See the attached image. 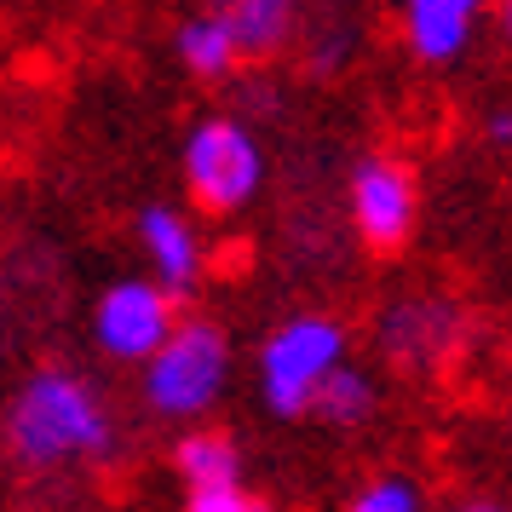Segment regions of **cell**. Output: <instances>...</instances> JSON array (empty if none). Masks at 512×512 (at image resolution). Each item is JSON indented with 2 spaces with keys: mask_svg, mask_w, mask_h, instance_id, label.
I'll return each mask as SVG.
<instances>
[{
  "mask_svg": "<svg viewBox=\"0 0 512 512\" xmlns=\"http://www.w3.org/2000/svg\"><path fill=\"white\" fill-rule=\"evenodd\" d=\"M6 438H12V455L35 472L64 461H104L110 455V415L93 397L87 380L75 374H35L24 392L12 397V415H6Z\"/></svg>",
  "mask_w": 512,
  "mask_h": 512,
  "instance_id": "obj_1",
  "label": "cell"
},
{
  "mask_svg": "<svg viewBox=\"0 0 512 512\" xmlns=\"http://www.w3.org/2000/svg\"><path fill=\"white\" fill-rule=\"evenodd\" d=\"M346 363V334L328 323V317H294L282 323L265 351H259V392L271 403V415L294 420L317 409L323 380Z\"/></svg>",
  "mask_w": 512,
  "mask_h": 512,
  "instance_id": "obj_2",
  "label": "cell"
},
{
  "mask_svg": "<svg viewBox=\"0 0 512 512\" xmlns=\"http://www.w3.org/2000/svg\"><path fill=\"white\" fill-rule=\"evenodd\" d=\"M225 374H231L225 334L213 323H179L173 340L144 369V397H150L156 415H173V420L208 415L219 392H225Z\"/></svg>",
  "mask_w": 512,
  "mask_h": 512,
  "instance_id": "obj_3",
  "label": "cell"
},
{
  "mask_svg": "<svg viewBox=\"0 0 512 512\" xmlns=\"http://www.w3.org/2000/svg\"><path fill=\"white\" fill-rule=\"evenodd\" d=\"M259 144L242 121H202L185 139V185L208 213H236L259 190Z\"/></svg>",
  "mask_w": 512,
  "mask_h": 512,
  "instance_id": "obj_4",
  "label": "cell"
},
{
  "mask_svg": "<svg viewBox=\"0 0 512 512\" xmlns=\"http://www.w3.org/2000/svg\"><path fill=\"white\" fill-rule=\"evenodd\" d=\"M173 294L162 282H116L93 311L98 346L121 363H150L173 340Z\"/></svg>",
  "mask_w": 512,
  "mask_h": 512,
  "instance_id": "obj_5",
  "label": "cell"
},
{
  "mask_svg": "<svg viewBox=\"0 0 512 512\" xmlns=\"http://www.w3.org/2000/svg\"><path fill=\"white\" fill-rule=\"evenodd\" d=\"M351 219L369 248H397L415 225V179L392 156H369L351 173Z\"/></svg>",
  "mask_w": 512,
  "mask_h": 512,
  "instance_id": "obj_6",
  "label": "cell"
},
{
  "mask_svg": "<svg viewBox=\"0 0 512 512\" xmlns=\"http://www.w3.org/2000/svg\"><path fill=\"white\" fill-rule=\"evenodd\" d=\"M139 242L150 265H156V282H162L167 294H190L196 277H202V242L196 231L185 225V213L173 208H144L139 213Z\"/></svg>",
  "mask_w": 512,
  "mask_h": 512,
  "instance_id": "obj_7",
  "label": "cell"
},
{
  "mask_svg": "<svg viewBox=\"0 0 512 512\" xmlns=\"http://www.w3.org/2000/svg\"><path fill=\"white\" fill-rule=\"evenodd\" d=\"M478 0H409V41L426 64H449L466 47Z\"/></svg>",
  "mask_w": 512,
  "mask_h": 512,
  "instance_id": "obj_8",
  "label": "cell"
},
{
  "mask_svg": "<svg viewBox=\"0 0 512 512\" xmlns=\"http://www.w3.org/2000/svg\"><path fill=\"white\" fill-rule=\"evenodd\" d=\"M213 12L236 29L242 58H259V52H271L282 35H288L294 12H300V0H213Z\"/></svg>",
  "mask_w": 512,
  "mask_h": 512,
  "instance_id": "obj_9",
  "label": "cell"
},
{
  "mask_svg": "<svg viewBox=\"0 0 512 512\" xmlns=\"http://www.w3.org/2000/svg\"><path fill=\"white\" fill-rule=\"evenodd\" d=\"M173 466H179L185 489L236 484V478H242V455H236V443L225 438V432H190V438H179Z\"/></svg>",
  "mask_w": 512,
  "mask_h": 512,
  "instance_id": "obj_10",
  "label": "cell"
},
{
  "mask_svg": "<svg viewBox=\"0 0 512 512\" xmlns=\"http://www.w3.org/2000/svg\"><path fill=\"white\" fill-rule=\"evenodd\" d=\"M179 58H185L190 75H225L242 58V41H236V29L219 18V12H202V18H190L179 29Z\"/></svg>",
  "mask_w": 512,
  "mask_h": 512,
  "instance_id": "obj_11",
  "label": "cell"
},
{
  "mask_svg": "<svg viewBox=\"0 0 512 512\" xmlns=\"http://www.w3.org/2000/svg\"><path fill=\"white\" fill-rule=\"evenodd\" d=\"M443 334H449V317H443L438 305H397L392 317L380 323V340H386L392 357H403V363H426V357L443 346Z\"/></svg>",
  "mask_w": 512,
  "mask_h": 512,
  "instance_id": "obj_12",
  "label": "cell"
},
{
  "mask_svg": "<svg viewBox=\"0 0 512 512\" xmlns=\"http://www.w3.org/2000/svg\"><path fill=\"white\" fill-rule=\"evenodd\" d=\"M317 420H328V426H357V420H369L374 415V386H369V374H357V369H340L323 380V392H317V409H311Z\"/></svg>",
  "mask_w": 512,
  "mask_h": 512,
  "instance_id": "obj_13",
  "label": "cell"
},
{
  "mask_svg": "<svg viewBox=\"0 0 512 512\" xmlns=\"http://www.w3.org/2000/svg\"><path fill=\"white\" fill-rule=\"evenodd\" d=\"M346 512H420V489L409 484V478L386 472V478H374V484L357 489Z\"/></svg>",
  "mask_w": 512,
  "mask_h": 512,
  "instance_id": "obj_14",
  "label": "cell"
},
{
  "mask_svg": "<svg viewBox=\"0 0 512 512\" xmlns=\"http://www.w3.org/2000/svg\"><path fill=\"white\" fill-rule=\"evenodd\" d=\"M185 512H259V501L242 489V478L236 484H208V489H190Z\"/></svg>",
  "mask_w": 512,
  "mask_h": 512,
  "instance_id": "obj_15",
  "label": "cell"
},
{
  "mask_svg": "<svg viewBox=\"0 0 512 512\" xmlns=\"http://www.w3.org/2000/svg\"><path fill=\"white\" fill-rule=\"evenodd\" d=\"M489 139L495 144H512V116L501 110V116H489Z\"/></svg>",
  "mask_w": 512,
  "mask_h": 512,
  "instance_id": "obj_16",
  "label": "cell"
},
{
  "mask_svg": "<svg viewBox=\"0 0 512 512\" xmlns=\"http://www.w3.org/2000/svg\"><path fill=\"white\" fill-rule=\"evenodd\" d=\"M455 512H507L501 501H466V507H455Z\"/></svg>",
  "mask_w": 512,
  "mask_h": 512,
  "instance_id": "obj_17",
  "label": "cell"
},
{
  "mask_svg": "<svg viewBox=\"0 0 512 512\" xmlns=\"http://www.w3.org/2000/svg\"><path fill=\"white\" fill-rule=\"evenodd\" d=\"M501 29H507V41H512V0H501Z\"/></svg>",
  "mask_w": 512,
  "mask_h": 512,
  "instance_id": "obj_18",
  "label": "cell"
}]
</instances>
